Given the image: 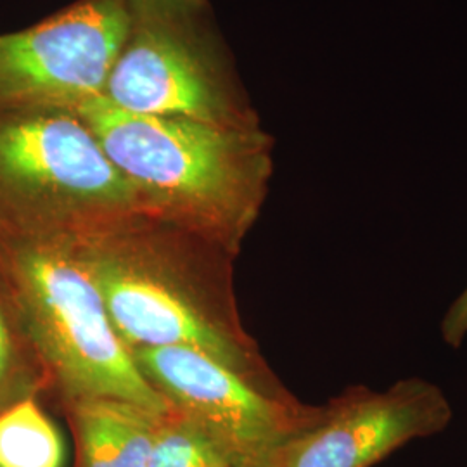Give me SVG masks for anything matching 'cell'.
Returning a JSON list of instances; mask_svg holds the SVG:
<instances>
[{
    "mask_svg": "<svg viewBox=\"0 0 467 467\" xmlns=\"http://www.w3.org/2000/svg\"><path fill=\"white\" fill-rule=\"evenodd\" d=\"M65 445L56 424L26 397L0 410V467H63Z\"/></svg>",
    "mask_w": 467,
    "mask_h": 467,
    "instance_id": "obj_10",
    "label": "cell"
},
{
    "mask_svg": "<svg viewBox=\"0 0 467 467\" xmlns=\"http://www.w3.org/2000/svg\"><path fill=\"white\" fill-rule=\"evenodd\" d=\"M102 99L134 115L262 125L212 0H127V28Z\"/></svg>",
    "mask_w": 467,
    "mask_h": 467,
    "instance_id": "obj_4",
    "label": "cell"
},
{
    "mask_svg": "<svg viewBox=\"0 0 467 467\" xmlns=\"http://www.w3.org/2000/svg\"><path fill=\"white\" fill-rule=\"evenodd\" d=\"M451 418L447 395L422 378L386 389L351 386L318 407L284 449L279 467H374L409 441L441 433Z\"/></svg>",
    "mask_w": 467,
    "mask_h": 467,
    "instance_id": "obj_8",
    "label": "cell"
},
{
    "mask_svg": "<svg viewBox=\"0 0 467 467\" xmlns=\"http://www.w3.org/2000/svg\"><path fill=\"white\" fill-rule=\"evenodd\" d=\"M127 28V0H75L0 34V111L77 109L104 96Z\"/></svg>",
    "mask_w": 467,
    "mask_h": 467,
    "instance_id": "obj_7",
    "label": "cell"
},
{
    "mask_svg": "<svg viewBox=\"0 0 467 467\" xmlns=\"http://www.w3.org/2000/svg\"><path fill=\"white\" fill-rule=\"evenodd\" d=\"M150 467H250L206 433L198 422L170 407L152 441Z\"/></svg>",
    "mask_w": 467,
    "mask_h": 467,
    "instance_id": "obj_11",
    "label": "cell"
},
{
    "mask_svg": "<svg viewBox=\"0 0 467 467\" xmlns=\"http://www.w3.org/2000/svg\"><path fill=\"white\" fill-rule=\"evenodd\" d=\"M73 111L134 187L144 213L239 253L274 175V137L262 125L134 115L102 98Z\"/></svg>",
    "mask_w": 467,
    "mask_h": 467,
    "instance_id": "obj_2",
    "label": "cell"
},
{
    "mask_svg": "<svg viewBox=\"0 0 467 467\" xmlns=\"http://www.w3.org/2000/svg\"><path fill=\"white\" fill-rule=\"evenodd\" d=\"M44 389L42 368L0 279V410Z\"/></svg>",
    "mask_w": 467,
    "mask_h": 467,
    "instance_id": "obj_12",
    "label": "cell"
},
{
    "mask_svg": "<svg viewBox=\"0 0 467 467\" xmlns=\"http://www.w3.org/2000/svg\"><path fill=\"white\" fill-rule=\"evenodd\" d=\"M61 407L75 440L73 467H150L163 414L111 397H78Z\"/></svg>",
    "mask_w": 467,
    "mask_h": 467,
    "instance_id": "obj_9",
    "label": "cell"
},
{
    "mask_svg": "<svg viewBox=\"0 0 467 467\" xmlns=\"http://www.w3.org/2000/svg\"><path fill=\"white\" fill-rule=\"evenodd\" d=\"M150 386L250 467H279L287 443L317 416L289 391L272 393L208 355L163 347L132 351Z\"/></svg>",
    "mask_w": 467,
    "mask_h": 467,
    "instance_id": "obj_6",
    "label": "cell"
},
{
    "mask_svg": "<svg viewBox=\"0 0 467 467\" xmlns=\"http://www.w3.org/2000/svg\"><path fill=\"white\" fill-rule=\"evenodd\" d=\"M440 334L443 341L451 347L459 348L467 339V287L453 301L447 310L445 317L440 326Z\"/></svg>",
    "mask_w": 467,
    "mask_h": 467,
    "instance_id": "obj_13",
    "label": "cell"
},
{
    "mask_svg": "<svg viewBox=\"0 0 467 467\" xmlns=\"http://www.w3.org/2000/svg\"><path fill=\"white\" fill-rule=\"evenodd\" d=\"M0 279L59 401L111 397L165 414L167 400L135 364L73 241L0 234Z\"/></svg>",
    "mask_w": 467,
    "mask_h": 467,
    "instance_id": "obj_3",
    "label": "cell"
},
{
    "mask_svg": "<svg viewBox=\"0 0 467 467\" xmlns=\"http://www.w3.org/2000/svg\"><path fill=\"white\" fill-rule=\"evenodd\" d=\"M69 237L129 350L191 348L267 391H287L243 327L233 253L148 213Z\"/></svg>",
    "mask_w": 467,
    "mask_h": 467,
    "instance_id": "obj_1",
    "label": "cell"
},
{
    "mask_svg": "<svg viewBox=\"0 0 467 467\" xmlns=\"http://www.w3.org/2000/svg\"><path fill=\"white\" fill-rule=\"evenodd\" d=\"M134 213V187L77 111H0V234L69 235Z\"/></svg>",
    "mask_w": 467,
    "mask_h": 467,
    "instance_id": "obj_5",
    "label": "cell"
}]
</instances>
